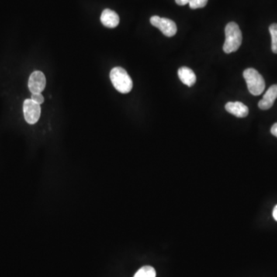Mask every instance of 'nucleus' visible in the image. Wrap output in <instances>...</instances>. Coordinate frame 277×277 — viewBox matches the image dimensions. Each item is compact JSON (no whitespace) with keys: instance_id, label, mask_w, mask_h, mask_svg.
Here are the masks:
<instances>
[{"instance_id":"11","label":"nucleus","mask_w":277,"mask_h":277,"mask_svg":"<svg viewBox=\"0 0 277 277\" xmlns=\"http://www.w3.org/2000/svg\"><path fill=\"white\" fill-rule=\"evenodd\" d=\"M156 276L157 274L153 267L145 266L140 268L133 277H156Z\"/></svg>"},{"instance_id":"2","label":"nucleus","mask_w":277,"mask_h":277,"mask_svg":"<svg viewBox=\"0 0 277 277\" xmlns=\"http://www.w3.org/2000/svg\"><path fill=\"white\" fill-rule=\"evenodd\" d=\"M109 77L112 85L118 92L126 94L132 91L133 80L124 69L119 67H114L111 70Z\"/></svg>"},{"instance_id":"13","label":"nucleus","mask_w":277,"mask_h":277,"mask_svg":"<svg viewBox=\"0 0 277 277\" xmlns=\"http://www.w3.org/2000/svg\"><path fill=\"white\" fill-rule=\"evenodd\" d=\"M207 2L208 0H189V5L191 9H199L206 6Z\"/></svg>"},{"instance_id":"17","label":"nucleus","mask_w":277,"mask_h":277,"mask_svg":"<svg viewBox=\"0 0 277 277\" xmlns=\"http://www.w3.org/2000/svg\"><path fill=\"white\" fill-rule=\"evenodd\" d=\"M273 216L276 221H277V205L274 207V211H273Z\"/></svg>"},{"instance_id":"6","label":"nucleus","mask_w":277,"mask_h":277,"mask_svg":"<svg viewBox=\"0 0 277 277\" xmlns=\"http://www.w3.org/2000/svg\"><path fill=\"white\" fill-rule=\"evenodd\" d=\"M46 85V77L42 72L35 71L31 74L28 87L32 93H41L44 91Z\"/></svg>"},{"instance_id":"5","label":"nucleus","mask_w":277,"mask_h":277,"mask_svg":"<svg viewBox=\"0 0 277 277\" xmlns=\"http://www.w3.org/2000/svg\"><path fill=\"white\" fill-rule=\"evenodd\" d=\"M23 113L24 117L29 124H35L37 123L41 115L40 105L33 102L31 99H26L23 102Z\"/></svg>"},{"instance_id":"7","label":"nucleus","mask_w":277,"mask_h":277,"mask_svg":"<svg viewBox=\"0 0 277 277\" xmlns=\"http://www.w3.org/2000/svg\"><path fill=\"white\" fill-rule=\"evenodd\" d=\"M277 98V84L271 86L266 92L263 99L259 102L258 106L263 110L271 109Z\"/></svg>"},{"instance_id":"15","label":"nucleus","mask_w":277,"mask_h":277,"mask_svg":"<svg viewBox=\"0 0 277 277\" xmlns=\"http://www.w3.org/2000/svg\"><path fill=\"white\" fill-rule=\"evenodd\" d=\"M175 1L179 5H185L189 4V0H175Z\"/></svg>"},{"instance_id":"4","label":"nucleus","mask_w":277,"mask_h":277,"mask_svg":"<svg viewBox=\"0 0 277 277\" xmlns=\"http://www.w3.org/2000/svg\"><path fill=\"white\" fill-rule=\"evenodd\" d=\"M150 23L155 27L158 28L164 36L172 37L177 32L175 22L167 18H161L158 15H153L150 18Z\"/></svg>"},{"instance_id":"10","label":"nucleus","mask_w":277,"mask_h":277,"mask_svg":"<svg viewBox=\"0 0 277 277\" xmlns=\"http://www.w3.org/2000/svg\"><path fill=\"white\" fill-rule=\"evenodd\" d=\"M178 77L183 84L189 87H192L196 82L195 74L189 67H183L179 69Z\"/></svg>"},{"instance_id":"1","label":"nucleus","mask_w":277,"mask_h":277,"mask_svg":"<svg viewBox=\"0 0 277 277\" xmlns=\"http://www.w3.org/2000/svg\"><path fill=\"white\" fill-rule=\"evenodd\" d=\"M225 35L226 39L223 45V51L227 54L237 51L241 46L243 39L238 24L234 22H229L225 28Z\"/></svg>"},{"instance_id":"16","label":"nucleus","mask_w":277,"mask_h":277,"mask_svg":"<svg viewBox=\"0 0 277 277\" xmlns=\"http://www.w3.org/2000/svg\"><path fill=\"white\" fill-rule=\"evenodd\" d=\"M271 133L274 135V136L277 137V123H274V126L271 128Z\"/></svg>"},{"instance_id":"9","label":"nucleus","mask_w":277,"mask_h":277,"mask_svg":"<svg viewBox=\"0 0 277 277\" xmlns=\"http://www.w3.org/2000/svg\"><path fill=\"white\" fill-rule=\"evenodd\" d=\"M101 22L105 27L113 29L116 28L119 23V17L118 14L109 9H105L102 11L100 17Z\"/></svg>"},{"instance_id":"14","label":"nucleus","mask_w":277,"mask_h":277,"mask_svg":"<svg viewBox=\"0 0 277 277\" xmlns=\"http://www.w3.org/2000/svg\"><path fill=\"white\" fill-rule=\"evenodd\" d=\"M30 99L39 105H41L44 102V97L41 93H32Z\"/></svg>"},{"instance_id":"3","label":"nucleus","mask_w":277,"mask_h":277,"mask_svg":"<svg viewBox=\"0 0 277 277\" xmlns=\"http://www.w3.org/2000/svg\"><path fill=\"white\" fill-rule=\"evenodd\" d=\"M243 77L252 95H259L263 93L266 87L265 80L257 70L253 68L247 69L243 72Z\"/></svg>"},{"instance_id":"8","label":"nucleus","mask_w":277,"mask_h":277,"mask_svg":"<svg viewBox=\"0 0 277 277\" xmlns=\"http://www.w3.org/2000/svg\"><path fill=\"white\" fill-rule=\"evenodd\" d=\"M225 109L236 117L244 118L248 116V107L241 102H227L225 105Z\"/></svg>"},{"instance_id":"12","label":"nucleus","mask_w":277,"mask_h":277,"mask_svg":"<svg viewBox=\"0 0 277 277\" xmlns=\"http://www.w3.org/2000/svg\"><path fill=\"white\" fill-rule=\"evenodd\" d=\"M269 30L271 32V38H272V51L277 54V23H273L271 25Z\"/></svg>"}]
</instances>
